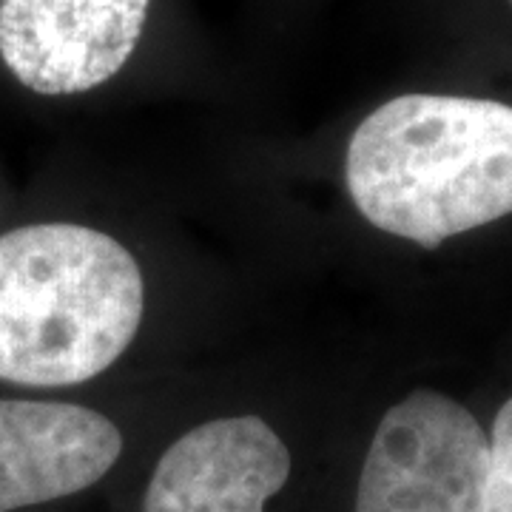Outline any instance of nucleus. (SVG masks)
<instances>
[{"mask_svg": "<svg viewBox=\"0 0 512 512\" xmlns=\"http://www.w3.org/2000/svg\"><path fill=\"white\" fill-rule=\"evenodd\" d=\"M291 476V453L256 416L217 419L174 441L148 481L143 512H265Z\"/></svg>", "mask_w": 512, "mask_h": 512, "instance_id": "5", "label": "nucleus"}, {"mask_svg": "<svg viewBox=\"0 0 512 512\" xmlns=\"http://www.w3.org/2000/svg\"><path fill=\"white\" fill-rule=\"evenodd\" d=\"M143 311V271L109 234L40 222L0 237L3 382H89L126 353Z\"/></svg>", "mask_w": 512, "mask_h": 512, "instance_id": "2", "label": "nucleus"}, {"mask_svg": "<svg viewBox=\"0 0 512 512\" xmlns=\"http://www.w3.org/2000/svg\"><path fill=\"white\" fill-rule=\"evenodd\" d=\"M123 453L117 424L60 402H0V512L80 493Z\"/></svg>", "mask_w": 512, "mask_h": 512, "instance_id": "6", "label": "nucleus"}, {"mask_svg": "<svg viewBox=\"0 0 512 512\" xmlns=\"http://www.w3.org/2000/svg\"><path fill=\"white\" fill-rule=\"evenodd\" d=\"M148 0H0V57L26 89L80 94L134 55Z\"/></svg>", "mask_w": 512, "mask_h": 512, "instance_id": "4", "label": "nucleus"}, {"mask_svg": "<svg viewBox=\"0 0 512 512\" xmlns=\"http://www.w3.org/2000/svg\"><path fill=\"white\" fill-rule=\"evenodd\" d=\"M484 512H512V399L495 416Z\"/></svg>", "mask_w": 512, "mask_h": 512, "instance_id": "7", "label": "nucleus"}, {"mask_svg": "<svg viewBox=\"0 0 512 512\" xmlns=\"http://www.w3.org/2000/svg\"><path fill=\"white\" fill-rule=\"evenodd\" d=\"M490 439L476 416L436 390L384 413L370 441L356 512H484Z\"/></svg>", "mask_w": 512, "mask_h": 512, "instance_id": "3", "label": "nucleus"}, {"mask_svg": "<svg viewBox=\"0 0 512 512\" xmlns=\"http://www.w3.org/2000/svg\"><path fill=\"white\" fill-rule=\"evenodd\" d=\"M345 177L370 225L439 248L512 214V106L402 94L353 131Z\"/></svg>", "mask_w": 512, "mask_h": 512, "instance_id": "1", "label": "nucleus"}]
</instances>
